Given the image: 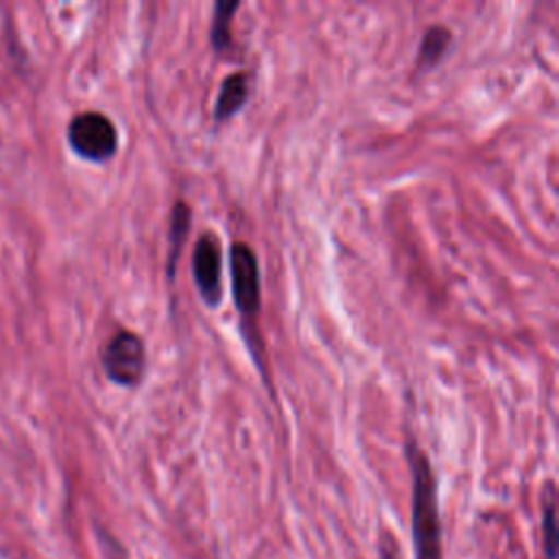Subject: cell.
Returning a JSON list of instances; mask_svg holds the SVG:
<instances>
[{
    "instance_id": "1",
    "label": "cell",
    "mask_w": 559,
    "mask_h": 559,
    "mask_svg": "<svg viewBox=\"0 0 559 559\" xmlns=\"http://www.w3.org/2000/svg\"><path fill=\"white\" fill-rule=\"evenodd\" d=\"M406 459L413 478L411 537L415 559H443V528L432 465L413 439L406 441Z\"/></svg>"
},
{
    "instance_id": "2",
    "label": "cell",
    "mask_w": 559,
    "mask_h": 559,
    "mask_svg": "<svg viewBox=\"0 0 559 559\" xmlns=\"http://www.w3.org/2000/svg\"><path fill=\"white\" fill-rule=\"evenodd\" d=\"M229 273L234 306L245 323L247 334L260 314V266L253 249L245 242H234L229 249Z\"/></svg>"
},
{
    "instance_id": "3",
    "label": "cell",
    "mask_w": 559,
    "mask_h": 559,
    "mask_svg": "<svg viewBox=\"0 0 559 559\" xmlns=\"http://www.w3.org/2000/svg\"><path fill=\"white\" fill-rule=\"evenodd\" d=\"M68 144L87 162H105L118 151V131L109 116L81 111L68 124Z\"/></svg>"
},
{
    "instance_id": "4",
    "label": "cell",
    "mask_w": 559,
    "mask_h": 559,
    "mask_svg": "<svg viewBox=\"0 0 559 559\" xmlns=\"http://www.w3.org/2000/svg\"><path fill=\"white\" fill-rule=\"evenodd\" d=\"M105 376L120 386H138L146 369L144 341L131 330H118L100 352Z\"/></svg>"
},
{
    "instance_id": "5",
    "label": "cell",
    "mask_w": 559,
    "mask_h": 559,
    "mask_svg": "<svg viewBox=\"0 0 559 559\" xmlns=\"http://www.w3.org/2000/svg\"><path fill=\"white\" fill-rule=\"evenodd\" d=\"M221 273H223L221 240L216 234L205 231L199 236V240L194 245L192 275H194V284H197L203 301L212 308H216L223 297Z\"/></svg>"
},
{
    "instance_id": "6",
    "label": "cell",
    "mask_w": 559,
    "mask_h": 559,
    "mask_svg": "<svg viewBox=\"0 0 559 559\" xmlns=\"http://www.w3.org/2000/svg\"><path fill=\"white\" fill-rule=\"evenodd\" d=\"M249 96V74L247 72H231L223 79L221 92L214 105V120H227L238 114Z\"/></svg>"
},
{
    "instance_id": "7",
    "label": "cell",
    "mask_w": 559,
    "mask_h": 559,
    "mask_svg": "<svg viewBox=\"0 0 559 559\" xmlns=\"http://www.w3.org/2000/svg\"><path fill=\"white\" fill-rule=\"evenodd\" d=\"M190 218L192 212L188 207L186 201H175L173 210H170V229H168V258H166V273L173 280L175 271H177V260L181 255L188 229H190Z\"/></svg>"
},
{
    "instance_id": "8",
    "label": "cell",
    "mask_w": 559,
    "mask_h": 559,
    "mask_svg": "<svg viewBox=\"0 0 559 559\" xmlns=\"http://www.w3.org/2000/svg\"><path fill=\"white\" fill-rule=\"evenodd\" d=\"M450 44H452L450 28L441 26V24H432L421 37V44H419V50H417V66L421 70H428V68L437 66L443 59Z\"/></svg>"
},
{
    "instance_id": "9",
    "label": "cell",
    "mask_w": 559,
    "mask_h": 559,
    "mask_svg": "<svg viewBox=\"0 0 559 559\" xmlns=\"http://www.w3.org/2000/svg\"><path fill=\"white\" fill-rule=\"evenodd\" d=\"M238 7H240L238 0H218L214 4L210 39L218 52H223L231 46V20H234V13Z\"/></svg>"
},
{
    "instance_id": "10",
    "label": "cell",
    "mask_w": 559,
    "mask_h": 559,
    "mask_svg": "<svg viewBox=\"0 0 559 559\" xmlns=\"http://www.w3.org/2000/svg\"><path fill=\"white\" fill-rule=\"evenodd\" d=\"M548 496L544 498V515H542V531H544V552L548 559L557 557V511H555V491L552 485L546 487Z\"/></svg>"
},
{
    "instance_id": "11",
    "label": "cell",
    "mask_w": 559,
    "mask_h": 559,
    "mask_svg": "<svg viewBox=\"0 0 559 559\" xmlns=\"http://www.w3.org/2000/svg\"><path fill=\"white\" fill-rule=\"evenodd\" d=\"M380 557L382 559H400L395 542H391L389 537H382V542H380Z\"/></svg>"
}]
</instances>
